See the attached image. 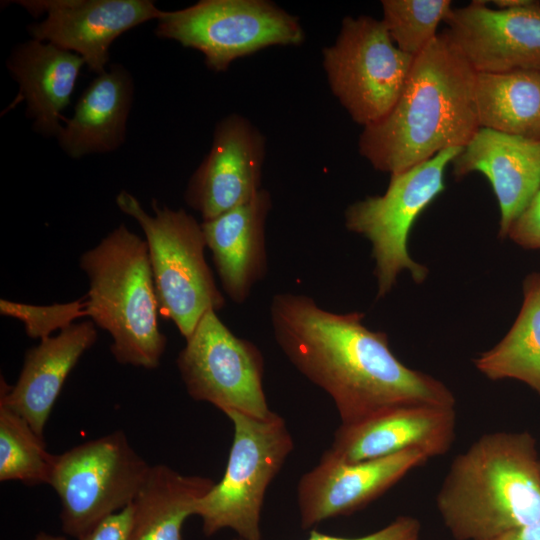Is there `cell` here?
<instances>
[{
    "instance_id": "23",
    "label": "cell",
    "mask_w": 540,
    "mask_h": 540,
    "mask_svg": "<svg viewBox=\"0 0 540 540\" xmlns=\"http://www.w3.org/2000/svg\"><path fill=\"white\" fill-rule=\"evenodd\" d=\"M480 127L540 141V71L476 73Z\"/></svg>"
},
{
    "instance_id": "13",
    "label": "cell",
    "mask_w": 540,
    "mask_h": 540,
    "mask_svg": "<svg viewBox=\"0 0 540 540\" xmlns=\"http://www.w3.org/2000/svg\"><path fill=\"white\" fill-rule=\"evenodd\" d=\"M428 460L415 449L359 462H347L325 451L297 486L302 529L359 511Z\"/></svg>"
},
{
    "instance_id": "26",
    "label": "cell",
    "mask_w": 540,
    "mask_h": 540,
    "mask_svg": "<svg viewBox=\"0 0 540 540\" xmlns=\"http://www.w3.org/2000/svg\"><path fill=\"white\" fill-rule=\"evenodd\" d=\"M381 19L395 45L416 57L438 35L453 7L449 0H383Z\"/></svg>"
},
{
    "instance_id": "17",
    "label": "cell",
    "mask_w": 540,
    "mask_h": 540,
    "mask_svg": "<svg viewBox=\"0 0 540 540\" xmlns=\"http://www.w3.org/2000/svg\"><path fill=\"white\" fill-rule=\"evenodd\" d=\"M451 163L458 179L472 172L488 179L500 209L499 236L507 237L540 189V141L480 127Z\"/></svg>"
},
{
    "instance_id": "6",
    "label": "cell",
    "mask_w": 540,
    "mask_h": 540,
    "mask_svg": "<svg viewBox=\"0 0 540 540\" xmlns=\"http://www.w3.org/2000/svg\"><path fill=\"white\" fill-rule=\"evenodd\" d=\"M234 428L223 477L193 506L206 537L231 529L242 540H261V513L269 485L294 449L285 420L271 411L253 417L224 413Z\"/></svg>"
},
{
    "instance_id": "29",
    "label": "cell",
    "mask_w": 540,
    "mask_h": 540,
    "mask_svg": "<svg viewBox=\"0 0 540 540\" xmlns=\"http://www.w3.org/2000/svg\"><path fill=\"white\" fill-rule=\"evenodd\" d=\"M507 237L526 249H540V189L511 224Z\"/></svg>"
},
{
    "instance_id": "21",
    "label": "cell",
    "mask_w": 540,
    "mask_h": 540,
    "mask_svg": "<svg viewBox=\"0 0 540 540\" xmlns=\"http://www.w3.org/2000/svg\"><path fill=\"white\" fill-rule=\"evenodd\" d=\"M133 95L130 72L121 64H111L80 95L56 137L60 148L74 159L120 148L126 139Z\"/></svg>"
},
{
    "instance_id": "32",
    "label": "cell",
    "mask_w": 540,
    "mask_h": 540,
    "mask_svg": "<svg viewBox=\"0 0 540 540\" xmlns=\"http://www.w3.org/2000/svg\"><path fill=\"white\" fill-rule=\"evenodd\" d=\"M532 0H496L493 3L498 9H513L528 5Z\"/></svg>"
},
{
    "instance_id": "18",
    "label": "cell",
    "mask_w": 540,
    "mask_h": 540,
    "mask_svg": "<svg viewBox=\"0 0 540 540\" xmlns=\"http://www.w3.org/2000/svg\"><path fill=\"white\" fill-rule=\"evenodd\" d=\"M90 320L73 323L26 351L14 385L1 376L0 402L21 415L40 436L63 385L82 355L97 340Z\"/></svg>"
},
{
    "instance_id": "2",
    "label": "cell",
    "mask_w": 540,
    "mask_h": 540,
    "mask_svg": "<svg viewBox=\"0 0 540 540\" xmlns=\"http://www.w3.org/2000/svg\"><path fill=\"white\" fill-rule=\"evenodd\" d=\"M476 71L446 30L414 58L392 110L363 128L358 149L378 171L403 172L454 147L480 128L475 106Z\"/></svg>"
},
{
    "instance_id": "25",
    "label": "cell",
    "mask_w": 540,
    "mask_h": 540,
    "mask_svg": "<svg viewBox=\"0 0 540 540\" xmlns=\"http://www.w3.org/2000/svg\"><path fill=\"white\" fill-rule=\"evenodd\" d=\"M56 455L18 413L0 402V481L49 484Z\"/></svg>"
},
{
    "instance_id": "20",
    "label": "cell",
    "mask_w": 540,
    "mask_h": 540,
    "mask_svg": "<svg viewBox=\"0 0 540 540\" xmlns=\"http://www.w3.org/2000/svg\"><path fill=\"white\" fill-rule=\"evenodd\" d=\"M6 65L18 83L17 101H25L26 116L32 120L34 131L57 137L63 127L62 112L70 103L84 60L31 38L12 49Z\"/></svg>"
},
{
    "instance_id": "22",
    "label": "cell",
    "mask_w": 540,
    "mask_h": 540,
    "mask_svg": "<svg viewBox=\"0 0 540 540\" xmlns=\"http://www.w3.org/2000/svg\"><path fill=\"white\" fill-rule=\"evenodd\" d=\"M215 483L165 464L151 465L131 503L130 540H183V525L193 515L195 502Z\"/></svg>"
},
{
    "instance_id": "33",
    "label": "cell",
    "mask_w": 540,
    "mask_h": 540,
    "mask_svg": "<svg viewBox=\"0 0 540 540\" xmlns=\"http://www.w3.org/2000/svg\"><path fill=\"white\" fill-rule=\"evenodd\" d=\"M33 540H68L66 536L50 534L47 532H39Z\"/></svg>"
},
{
    "instance_id": "14",
    "label": "cell",
    "mask_w": 540,
    "mask_h": 540,
    "mask_svg": "<svg viewBox=\"0 0 540 540\" xmlns=\"http://www.w3.org/2000/svg\"><path fill=\"white\" fill-rule=\"evenodd\" d=\"M265 138L246 117L230 114L215 126L208 154L192 174L184 199L203 221L250 201L262 188Z\"/></svg>"
},
{
    "instance_id": "19",
    "label": "cell",
    "mask_w": 540,
    "mask_h": 540,
    "mask_svg": "<svg viewBox=\"0 0 540 540\" xmlns=\"http://www.w3.org/2000/svg\"><path fill=\"white\" fill-rule=\"evenodd\" d=\"M270 208V194L262 188L250 201L201 223L222 288L235 303H243L266 272Z\"/></svg>"
},
{
    "instance_id": "8",
    "label": "cell",
    "mask_w": 540,
    "mask_h": 540,
    "mask_svg": "<svg viewBox=\"0 0 540 540\" xmlns=\"http://www.w3.org/2000/svg\"><path fill=\"white\" fill-rule=\"evenodd\" d=\"M156 21L157 37L199 51L215 72L261 49L299 46L305 40L299 19L268 0H201L161 11Z\"/></svg>"
},
{
    "instance_id": "9",
    "label": "cell",
    "mask_w": 540,
    "mask_h": 540,
    "mask_svg": "<svg viewBox=\"0 0 540 540\" xmlns=\"http://www.w3.org/2000/svg\"><path fill=\"white\" fill-rule=\"evenodd\" d=\"M462 149H445L414 167L392 174L383 195L368 196L346 209V228L371 243L378 297L391 291L402 271H409L418 284L425 280L428 269L409 255V234L419 215L445 189V169Z\"/></svg>"
},
{
    "instance_id": "10",
    "label": "cell",
    "mask_w": 540,
    "mask_h": 540,
    "mask_svg": "<svg viewBox=\"0 0 540 540\" xmlns=\"http://www.w3.org/2000/svg\"><path fill=\"white\" fill-rule=\"evenodd\" d=\"M322 55L333 95L363 128L392 110L415 58L395 45L382 20L364 15L345 17Z\"/></svg>"
},
{
    "instance_id": "27",
    "label": "cell",
    "mask_w": 540,
    "mask_h": 540,
    "mask_svg": "<svg viewBox=\"0 0 540 540\" xmlns=\"http://www.w3.org/2000/svg\"><path fill=\"white\" fill-rule=\"evenodd\" d=\"M0 313L3 316L20 320L26 334L40 340L50 337L56 330H63L78 318L87 316L85 298L69 303L38 306L0 300Z\"/></svg>"
},
{
    "instance_id": "4",
    "label": "cell",
    "mask_w": 540,
    "mask_h": 540,
    "mask_svg": "<svg viewBox=\"0 0 540 540\" xmlns=\"http://www.w3.org/2000/svg\"><path fill=\"white\" fill-rule=\"evenodd\" d=\"M88 277L87 317L112 338L110 351L122 365L155 369L167 339L159 327V306L145 239L119 225L82 253Z\"/></svg>"
},
{
    "instance_id": "24",
    "label": "cell",
    "mask_w": 540,
    "mask_h": 540,
    "mask_svg": "<svg viewBox=\"0 0 540 540\" xmlns=\"http://www.w3.org/2000/svg\"><path fill=\"white\" fill-rule=\"evenodd\" d=\"M473 362L488 379L520 381L540 397V272L525 278L523 303L507 334Z\"/></svg>"
},
{
    "instance_id": "11",
    "label": "cell",
    "mask_w": 540,
    "mask_h": 540,
    "mask_svg": "<svg viewBox=\"0 0 540 540\" xmlns=\"http://www.w3.org/2000/svg\"><path fill=\"white\" fill-rule=\"evenodd\" d=\"M177 367L189 396L214 405L223 413L234 410L266 417L264 361L252 342L239 338L210 310L186 338Z\"/></svg>"
},
{
    "instance_id": "16",
    "label": "cell",
    "mask_w": 540,
    "mask_h": 540,
    "mask_svg": "<svg viewBox=\"0 0 540 540\" xmlns=\"http://www.w3.org/2000/svg\"><path fill=\"white\" fill-rule=\"evenodd\" d=\"M456 427L455 407L394 406L360 421L340 424L326 451L347 462L383 458L409 449L430 459L450 451Z\"/></svg>"
},
{
    "instance_id": "7",
    "label": "cell",
    "mask_w": 540,
    "mask_h": 540,
    "mask_svg": "<svg viewBox=\"0 0 540 540\" xmlns=\"http://www.w3.org/2000/svg\"><path fill=\"white\" fill-rule=\"evenodd\" d=\"M150 467L120 430L56 455L48 485L60 501L64 534L79 540L104 518L129 506Z\"/></svg>"
},
{
    "instance_id": "15",
    "label": "cell",
    "mask_w": 540,
    "mask_h": 540,
    "mask_svg": "<svg viewBox=\"0 0 540 540\" xmlns=\"http://www.w3.org/2000/svg\"><path fill=\"white\" fill-rule=\"evenodd\" d=\"M445 22L450 39L477 73L540 71V1L513 9L472 1L453 8Z\"/></svg>"
},
{
    "instance_id": "28",
    "label": "cell",
    "mask_w": 540,
    "mask_h": 540,
    "mask_svg": "<svg viewBox=\"0 0 540 540\" xmlns=\"http://www.w3.org/2000/svg\"><path fill=\"white\" fill-rule=\"evenodd\" d=\"M421 523L409 515H402L395 518L383 528L355 538L338 537L311 530L307 540H420ZM231 540H242L240 538Z\"/></svg>"
},
{
    "instance_id": "5",
    "label": "cell",
    "mask_w": 540,
    "mask_h": 540,
    "mask_svg": "<svg viewBox=\"0 0 540 540\" xmlns=\"http://www.w3.org/2000/svg\"><path fill=\"white\" fill-rule=\"evenodd\" d=\"M116 204L144 233L160 315L188 338L206 312L225 305L205 259L201 223L184 209H170L156 199L153 215L148 214L125 190L116 196Z\"/></svg>"
},
{
    "instance_id": "1",
    "label": "cell",
    "mask_w": 540,
    "mask_h": 540,
    "mask_svg": "<svg viewBox=\"0 0 540 540\" xmlns=\"http://www.w3.org/2000/svg\"><path fill=\"white\" fill-rule=\"evenodd\" d=\"M364 314H338L305 295L276 294L270 319L277 345L292 365L325 391L341 424L384 409L424 404L456 407L452 391L433 376L409 368L392 352L386 333L362 323Z\"/></svg>"
},
{
    "instance_id": "30",
    "label": "cell",
    "mask_w": 540,
    "mask_h": 540,
    "mask_svg": "<svg viewBox=\"0 0 540 540\" xmlns=\"http://www.w3.org/2000/svg\"><path fill=\"white\" fill-rule=\"evenodd\" d=\"M132 515L130 504L104 518L79 540H130Z\"/></svg>"
},
{
    "instance_id": "3",
    "label": "cell",
    "mask_w": 540,
    "mask_h": 540,
    "mask_svg": "<svg viewBox=\"0 0 540 540\" xmlns=\"http://www.w3.org/2000/svg\"><path fill=\"white\" fill-rule=\"evenodd\" d=\"M455 540H485L540 520V459L527 431H493L451 462L436 494Z\"/></svg>"
},
{
    "instance_id": "31",
    "label": "cell",
    "mask_w": 540,
    "mask_h": 540,
    "mask_svg": "<svg viewBox=\"0 0 540 540\" xmlns=\"http://www.w3.org/2000/svg\"><path fill=\"white\" fill-rule=\"evenodd\" d=\"M485 540H540V520Z\"/></svg>"
},
{
    "instance_id": "12",
    "label": "cell",
    "mask_w": 540,
    "mask_h": 540,
    "mask_svg": "<svg viewBox=\"0 0 540 540\" xmlns=\"http://www.w3.org/2000/svg\"><path fill=\"white\" fill-rule=\"evenodd\" d=\"M33 17L43 21L28 26L32 39L51 43L79 55L97 75L109 62L112 43L123 33L161 11L151 0H20Z\"/></svg>"
}]
</instances>
